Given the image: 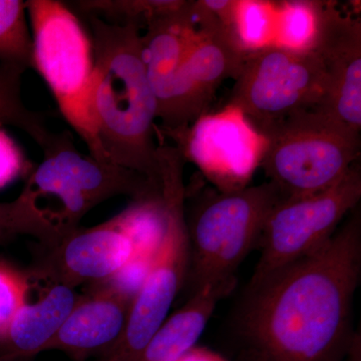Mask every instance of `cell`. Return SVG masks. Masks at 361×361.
<instances>
[{
    "mask_svg": "<svg viewBox=\"0 0 361 361\" xmlns=\"http://www.w3.org/2000/svg\"><path fill=\"white\" fill-rule=\"evenodd\" d=\"M361 275L356 207L310 255L247 288L237 318L256 361H343L356 336L353 304Z\"/></svg>",
    "mask_w": 361,
    "mask_h": 361,
    "instance_id": "6da1fadb",
    "label": "cell"
},
{
    "mask_svg": "<svg viewBox=\"0 0 361 361\" xmlns=\"http://www.w3.org/2000/svg\"><path fill=\"white\" fill-rule=\"evenodd\" d=\"M85 18L92 32V108L99 142L114 165L158 185V104L145 63L142 30Z\"/></svg>",
    "mask_w": 361,
    "mask_h": 361,
    "instance_id": "7a4b0ae2",
    "label": "cell"
},
{
    "mask_svg": "<svg viewBox=\"0 0 361 361\" xmlns=\"http://www.w3.org/2000/svg\"><path fill=\"white\" fill-rule=\"evenodd\" d=\"M196 32L167 87L157 97L161 128L180 135L208 110L218 87L236 78L249 51L232 0L194 1Z\"/></svg>",
    "mask_w": 361,
    "mask_h": 361,
    "instance_id": "3957f363",
    "label": "cell"
},
{
    "mask_svg": "<svg viewBox=\"0 0 361 361\" xmlns=\"http://www.w3.org/2000/svg\"><path fill=\"white\" fill-rule=\"evenodd\" d=\"M26 11L32 25L33 68L49 85L61 115L87 145L90 156L113 164L99 142L92 114V39L63 2L30 0Z\"/></svg>",
    "mask_w": 361,
    "mask_h": 361,
    "instance_id": "277c9868",
    "label": "cell"
},
{
    "mask_svg": "<svg viewBox=\"0 0 361 361\" xmlns=\"http://www.w3.org/2000/svg\"><path fill=\"white\" fill-rule=\"evenodd\" d=\"M262 135L260 166L282 199L310 196L334 187L360 154V133L316 109L294 114Z\"/></svg>",
    "mask_w": 361,
    "mask_h": 361,
    "instance_id": "5b68a950",
    "label": "cell"
},
{
    "mask_svg": "<svg viewBox=\"0 0 361 361\" xmlns=\"http://www.w3.org/2000/svg\"><path fill=\"white\" fill-rule=\"evenodd\" d=\"M281 200L267 182L213 193L201 204L187 224L192 294L206 286L235 287V272L258 247L265 221Z\"/></svg>",
    "mask_w": 361,
    "mask_h": 361,
    "instance_id": "8992f818",
    "label": "cell"
},
{
    "mask_svg": "<svg viewBox=\"0 0 361 361\" xmlns=\"http://www.w3.org/2000/svg\"><path fill=\"white\" fill-rule=\"evenodd\" d=\"M185 160L169 154L160 163V187L167 202V221L148 274L130 304L122 334L109 348L108 358L135 361L149 339L167 320L178 292L186 281L190 261L185 218Z\"/></svg>",
    "mask_w": 361,
    "mask_h": 361,
    "instance_id": "52a82bcc",
    "label": "cell"
},
{
    "mask_svg": "<svg viewBox=\"0 0 361 361\" xmlns=\"http://www.w3.org/2000/svg\"><path fill=\"white\" fill-rule=\"evenodd\" d=\"M39 148L42 163L28 175L25 188L37 202L40 196L59 200L54 223L65 234L77 230L80 221L103 202L121 195L140 200L160 186L134 171L82 155L68 130L49 133Z\"/></svg>",
    "mask_w": 361,
    "mask_h": 361,
    "instance_id": "ba28073f",
    "label": "cell"
},
{
    "mask_svg": "<svg viewBox=\"0 0 361 361\" xmlns=\"http://www.w3.org/2000/svg\"><path fill=\"white\" fill-rule=\"evenodd\" d=\"M326 89L324 71L310 47L249 49L228 99L263 134L294 114L314 110Z\"/></svg>",
    "mask_w": 361,
    "mask_h": 361,
    "instance_id": "9c48e42d",
    "label": "cell"
},
{
    "mask_svg": "<svg viewBox=\"0 0 361 361\" xmlns=\"http://www.w3.org/2000/svg\"><path fill=\"white\" fill-rule=\"evenodd\" d=\"M357 164L334 187L296 199H282L272 209L259 240L261 254L247 288L310 255L331 238L342 221L360 206Z\"/></svg>",
    "mask_w": 361,
    "mask_h": 361,
    "instance_id": "30bf717a",
    "label": "cell"
},
{
    "mask_svg": "<svg viewBox=\"0 0 361 361\" xmlns=\"http://www.w3.org/2000/svg\"><path fill=\"white\" fill-rule=\"evenodd\" d=\"M310 47L324 71V97L316 110L361 130V21L327 4L313 11Z\"/></svg>",
    "mask_w": 361,
    "mask_h": 361,
    "instance_id": "8fae6325",
    "label": "cell"
},
{
    "mask_svg": "<svg viewBox=\"0 0 361 361\" xmlns=\"http://www.w3.org/2000/svg\"><path fill=\"white\" fill-rule=\"evenodd\" d=\"M49 249L37 266V272L54 285L73 289L115 274L135 252L132 242L114 219L84 231L68 233Z\"/></svg>",
    "mask_w": 361,
    "mask_h": 361,
    "instance_id": "7c38bea8",
    "label": "cell"
},
{
    "mask_svg": "<svg viewBox=\"0 0 361 361\" xmlns=\"http://www.w3.org/2000/svg\"><path fill=\"white\" fill-rule=\"evenodd\" d=\"M132 301L110 290L94 288L78 300L68 318L44 350H59L73 356L113 345L122 334Z\"/></svg>",
    "mask_w": 361,
    "mask_h": 361,
    "instance_id": "4fadbf2b",
    "label": "cell"
},
{
    "mask_svg": "<svg viewBox=\"0 0 361 361\" xmlns=\"http://www.w3.org/2000/svg\"><path fill=\"white\" fill-rule=\"evenodd\" d=\"M77 301L73 288L54 285L39 302L23 305L0 330V361H16L42 353Z\"/></svg>",
    "mask_w": 361,
    "mask_h": 361,
    "instance_id": "5bb4252c",
    "label": "cell"
},
{
    "mask_svg": "<svg viewBox=\"0 0 361 361\" xmlns=\"http://www.w3.org/2000/svg\"><path fill=\"white\" fill-rule=\"evenodd\" d=\"M232 286H206L194 292L187 303L164 322L135 361H177L196 346L218 301Z\"/></svg>",
    "mask_w": 361,
    "mask_h": 361,
    "instance_id": "9a60e30c",
    "label": "cell"
},
{
    "mask_svg": "<svg viewBox=\"0 0 361 361\" xmlns=\"http://www.w3.org/2000/svg\"><path fill=\"white\" fill-rule=\"evenodd\" d=\"M20 235L39 239L47 248L65 236L26 188L16 200L0 203V243Z\"/></svg>",
    "mask_w": 361,
    "mask_h": 361,
    "instance_id": "2e32d148",
    "label": "cell"
},
{
    "mask_svg": "<svg viewBox=\"0 0 361 361\" xmlns=\"http://www.w3.org/2000/svg\"><path fill=\"white\" fill-rule=\"evenodd\" d=\"M185 0H82L73 2L80 13L111 25H135L141 30L152 20L173 13Z\"/></svg>",
    "mask_w": 361,
    "mask_h": 361,
    "instance_id": "e0dca14e",
    "label": "cell"
},
{
    "mask_svg": "<svg viewBox=\"0 0 361 361\" xmlns=\"http://www.w3.org/2000/svg\"><path fill=\"white\" fill-rule=\"evenodd\" d=\"M25 71L18 66L0 65V128L11 126L20 129L39 147L51 130L42 116L30 111L23 102L21 77Z\"/></svg>",
    "mask_w": 361,
    "mask_h": 361,
    "instance_id": "ac0fdd59",
    "label": "cell"
},
{
    "mask_svg": "<svg viewBox=\"0 0 361 361\" xmlns=\"http://www.w3.org/2000/svg\"><path fill=\"white\" fill-rule=\"evenodd\" d=\"M0 65L33 68L32 33L21 0H0Z\"/></svg>",
    "mask_w": 361,
    "mask_h": 361,
    "instance_id": "d6986e66",
    "label": "cell"
},
{
    "mask_svg": "<svg viewBox=\"0 0 361 361\" xmlns=\"http://www.w3.org/2000/svg\"><path fill=\"white\" fill-rule=\"evenodd\" d=\"M153 256L134 254L129 262L116 271L115 274L103 281L97 282L94 288L106 289L133 302L148 274Z\"/></svg>",
    "mask_w": 361,
    "mask_h": 361,
    "instance_id": "ffe728a7",
    "label": "cell"
},
{
    "mask_svg": "<svg viewBox=\"0 0 361 361\" xmlns=\"http://www.w3.org/2000/svg\"><path fill=\"white\" fill-rule=\"evenodd\" d=\"M28 287L21 273L0 263V330L25 305Z\"/></svg>",
    "mask_w": 361,
    "mask_h": 361,
    "instance_id": "44dd1931",
    "label": "cell"
},
{
    "mask_svg": "<svg viewBox=\"0 0 361 361\" xmlns=\"http://www.w3.org/2000/svg\"><path fill=\"white\" fill-rule=\"evenodd\" d=\"M32 170V164L26 159L20 146L0 128V189Z\"/></svg>",
    "mask_w": 361,
    "mask_h": 361,
    "instance_id": "7402d4cb",
    "label": "cell"
},
{
    "mask_svg": "<svg viewBox=\"0 0 361 361\" xmlns=\"http://www.w3.org/2000/svg\"><path fill=\"white\" fill-rule=\"evenodd\" d=\"M177 361H227L218 353H214L210 349L197 348L190 349L182 357Z\"/></svg>",
    "mask_w": 361,
    "mask_h": 361,
    "instance_id": "603a6c76",
    "label": "cell"
},
{
    "mask_svg": "<svg viewBox=\"0 0 361 361\" xmlns=\"http://www.w3.org/2000/svg\"><path fill=\"white\" fill-rule=\"evenodd\" d=\"M106 361H115V360H111V358H108V360H106Z\"/></svg>",
    "mask_w": 361,
    "mask_h": 361,
    "instance_id": "cb8c5ba5",
    "label": "cell"
}]
</instances>
